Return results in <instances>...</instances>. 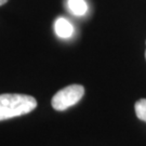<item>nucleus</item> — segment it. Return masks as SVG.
Masks as SVG:
<instances>
[{"instance_id": "obj_1", "label": "nucleus", "mask_w": 146, "mask_h": 146, "mask_svg": "<svg viewBox=\"0 0 146 146\" xmlns=\"http://www.w3.org/2000/svg\"><path fill=\"white\" fill-rule=\"evenodd\" d=\"M37 107L35 98L27 94H0V121L29 114Z\"/></svg>"}, {"instance_id": "obj_2", "label": "nucleus", "mask_w": 146, "mask_h": 146, "mask_svg": "<svg viewBox=\"0 0 146 146\" xmlns=\"http://www.w3.org/2000/svg\"><path fill=\"white\" fill-rule=\"evenodd\" d=\"M84 94V88L81 84H70L61 89L53 95L51 105L55 110L62 111L68 107L77 104L82 99Z\"/></svg>"}, {"instance_id": "obj_3", "label": "nucleus", "mask_w": 146, "mask_h": 146, "mask_svg": "<svg viewBox=\"0 0 146 146\" xmlns=\"http://www.w3.org/2000/svg\"><path fill=\"white\" fill-rule=\"evenodd\" d=\"M54 29H55V34L60 38H63V39L69 38L74 34L73 25L69 23V21H67L64 17H58V20L55 21Z\"/></svg>"}, {"instance_id": "obj_4", "label": "nucleus", "mask_w": 146, "mask_h": 146, "mask_svg": "<svg viewBox=\"0 0 146 146\" xmlns=\"http://www.w3.org/2000/svg\"><path fill=\"white\" fill-rule=\"evenodd\" d=\"M68 10L75 15H84L88 10V5L84 0H68L67 1Z\"/></svg>"}, {"instance_id": "obj_5", "label": "nucleus", "mask_w": 146, "mask_h": 146, "mask_svg": "<svg viewBox=\"0 0 146 146\" xmlns=\"http://www.w3.org/2000/svg\"><path fill=\"white\" fill-rule=\"evenodd\" d=\"M134 110H135L136 117L142 121L146 122V99H141L135 102Z\"/></svg>"}, {"instance_id": "obj_6", "label": "nucleus", "mask_w": 146, "mask_h": 146, "mask_svg": "<svg viewBox=\"0 0 146 146\" xmlns=\"http://www.w3.org/2000/svg\"><path fill=\"white\" fill-rule=\"evenodd\" d=\"M8 2V0H0V7L1 5H5Z\"/></svg>"}, {"instance_id": "obj_7", "label": "nucleus", "mask_w": 146, "mask_h": 146, "mask_svg": "<svg viewBox=\"0 0 146 146\" xmlns=\"http://www.w3.org/2000/svg\"><path fill=\"white\" fill-rule=\"evenodd\" d=\"M145 58H146V51H145Z\"/></svg>"}]
</instances>
